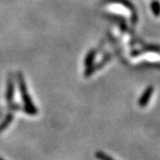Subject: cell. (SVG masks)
<instances>
[{"mask_svg": "<svg viewBox=\"0 0 160 160\" xmlns=\"http://www.w3.org/2000/svg\"><path fill=\"white\" fill-rule=\"evenodd\" d=\"M151 8L154 13L155 16H159L160 15V4L158 0H154L151 2Z\"/></svg>", "mask_w": 160, "mask_h": 160, "instance_id": "obj_9", "label": "cell"}, {"mask_svg": "<svg viewBox=\"0 0 160 160\" xmlns=\"http://www.w3.org/2000/svg\"><path fill=\"white\" fill-rule=\"evenodd\" d=\"M22 111L27 113L29 115H37L38 113V110L37 109V107L33 105V106H27L24 105L23 107H22Z\"/></svg>", "mask_w": 160, "mask_h": 160, "instance_id": "obj_8", "label": "cell"}, {"mask_svg": "<svg viewBox=\"0 0 160 160\" xmlns=\"http://www.w3.org/2000/svg\"><path fill=\"white\" fill-rule=\"evenodd\" d=\"M107 3H111V4H120L122 6H126V8L130 9L132 12H134V6L132 5V3L128 0H106Z\"/></svg>", "mask_w": 160, "mask_h": 160, "instance_id": "obj_6", "label": "cell"}, {"mask_svg": "<svg viewBox=\"0 0 160 160\" xmlns=\"http://www.w3.org/2000/svg\"><path fill=\"white\" fill-rule=\"evenodd\" d=\"M12 119H13V115L12 114V113H8V114L6 115V118L3 120V122L0 124V132L2 131H4L5 129H6L9 126Z\"/></svg>", "mask_w": 160, "mask_h": 160, "instance_id": "obj_7", "label": "cell"}, {"mask_svg": "<svg viewBox=\"0 0 160 160\" xmlns=\"http://www.w3.org/2000/svg\"><path fill=\"white\" fill-rule=\"evenodd\" d=\"M17 78H18V86H19V90L21 92V95L22 98L23 102L25 105L27 106H33V102H32V99L30 97L29 93L27 91V86H26V83H25V79H24V77H23L22 73L19 72L17 74Z\"/></svg>", "mask_w": 160, "mask_h": 160, "instance_id": "obj_1", "label": "cell"}, {"mask_svg": "<svg viewBox=\"0 0 160 160\" xmlns=\"http://www.w3.org/2000/svg\"><path fill=\"white\" fill-rule=\"evenodd\" d=\"M14 96V81L12 78H9L7 81L6 92V101L7 102H12Z\"/></svg>", "mask_w": 160, "mask_h": 160, "instance_id": "obj_4", "label": "cell"}, {"mask_svg": "<svg viewBox=\"0 0 160 160\" xmlns=\"http://www.w3.org/2000/svg\"><path fill=\"white\" fill-rule=\"evenodd\" d=\"M0 160H3V158H1V157H0Z\"/></svg>", "mask_w": 160, "mask_h": 160, "instance_id": "obj_11", "label": "cell"}, {"mask_svg": "<svg viewBox=\"0 0 160 160\" xmlns=\"http://www.w3.org/2000/svg\"><path fill=\"white\" fill-rule=\"evenodd\" d=\"M95 158L98 159H102V160H112L113 158L111 157H109L108 155H106L105 153H103L102 151H97L95 153Z\"/></svg>", "mask_w": 160, "mask_h": 160, "instance_id": "obj_10", "label": "cell"}, {"mask_svg": "<svg viewBox=\"0 0 160 160\" xmlns=\"http://www.w3.org/2000/svg\"><path fill=\"white\" fill-rule=\"evenodd\" d=\"M152 93H153V87L152 86H149L142 93V97L140 98V100H139V106L140 107L147 106V104H148L149 101L151 98Z\"/></svg>", "mask_w": 160, "mask_h": 160, "instance_id": "obj_3", "label": "cell"}, {"mask_svg": "<svg viewBox=\"0 0 160 160\" xmlns=\"http://www.w3.org/2000/svg\"><path fill=\"white\" fill-rule=\"evenodd\" d=\"M110 59H111V54H106L101 62H99L96 63V64H93V63H92V65L86 67V71H85V73H84L85 78H89V77H91L92 75L93 74L94 72H96L97 70H99V69H102V67H104V66L110 61Z\"/></svg>", "mask_w": 160, "mask_h": 160, "instance_id": "obj_2", "label": "cell"}, {"mask_svg": "<svg viewBox=\"0 0 160 160\" xmlns=\"http://www.w3.org/2000/svg\"><path fill=\"white\" fill-rule=\"evenodd\" d=\"M97 52V49H92V50L88 52L87 55H86L85 60H84V64H85L86 67H88V66H90V65H92L93 63L94 60H95V57H96Z\"/></svg>", "mask_w": 160, "mask_h": 160, "instance_id": "obj_5", "label": "cell"}]
</instances>
